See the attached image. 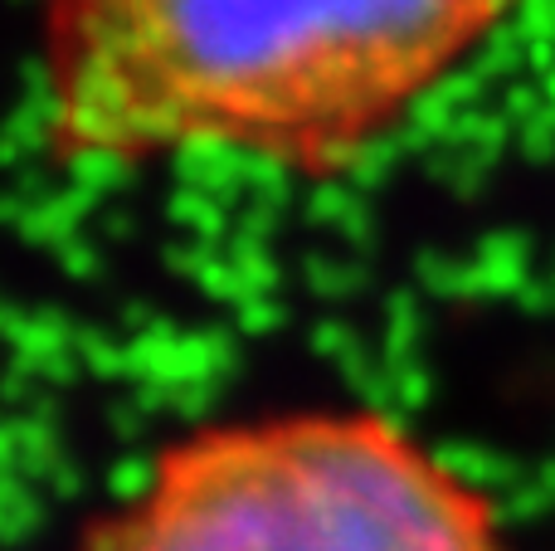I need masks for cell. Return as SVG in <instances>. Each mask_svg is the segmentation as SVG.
Returning <instances> with one entry per match:
<instances>
[{"mask_svg":"<svg viewBox=\"0 0 555 551\" xmlns=\"http://www.w3.org/2000/svg\"><path fill=\"white\" fill-rule=\"evenodd\" d=\"M521 0H54L64 156L234 146L336 171L463 68Z\"/></svg>","mask_w":555,"mask_h":551,"instance_id":"1","label":"cell"},{"mask_svg":"<svg viewBox=\"0 0 555 551\" xmlns=\"http://www.w3.org/2000/svg\"><path fill=\"white\" fill-rule=\"evenodd\" d=\"M78 551H512L492 498L375 410L185 435Z\"/></svg>","mask_w":555,"mask_h":551,"instance_id":"2","label":"cell"}]
</instances>
